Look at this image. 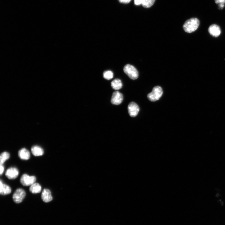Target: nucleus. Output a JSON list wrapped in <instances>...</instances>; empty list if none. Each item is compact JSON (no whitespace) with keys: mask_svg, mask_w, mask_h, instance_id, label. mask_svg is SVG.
I'll return each instance as SVG.
<instances>
[{"mask_svg":"<svg viewBox=\"0 0 225 225\" xmlns=\"http://www.w3.org/2000/svg\"><path fill=\"white\" fill-rule=\"evenodd\" d=\"M199 20L196 18H192L186 21L183 26L184 31L188 33L195 32L200 25Z\"/></svg>","mask_w":225,"mask_h":225,"instance_id":"obj_1","label":"nucleus"},{"mask_svg":"<svg viewBox=\"0 0 225 225\" xmlns=\"http://www.w3.org/2000/svg\"><path fill=\"white\" fill-rule=\"evenodd\" d=\"M163 94L162 88L159 86H156L154 87L152 91L148 94L147 97L150 101L154 102L159 99Z\"/></svg>","mask_w":225,"mask_h":225,"instance_id":"obj_2","label":"nucleus"},{"mask_svg":"<svg viewBox=\"0 0 225 225\" xmlns=\"http://www.w3.org/2000/svg\"><path fill=\"white\" fill-rule=\"evenodd\" d=\"M123 70L125 73L131 79L135 80L138 78V72L133 66L126 65L124 67Z\"/></svg>","mask_w":225,"mask_h":225,"instance_id":"obj_3","label":"nucleus"},{"mask_svg":"<svg viewBox=\"0 0 225 225\" xmlns=\"http://www.w3.org/2000/svg\"><path fill=\"white\" fill-rule=\"evenodd\" d=\"M26 195L25 192L23 189L19 188L17 189L13 194V199L14 202L17 204L21 203Z\"/></svg>","mask_w":225,"mask_h":225,"instance_id":"obj_4","label":"nucleus"},{"mask_svg":"<svg viewBox=\"0 0 225 225\" xmlns=\"http://www.w3.org/2000/svg\"><path fill=\"white\" fill-rule=\"evenodd\" d=\"M36 180V179L35 177L34 176L30 177L27 174H24L21 177L20 182L23 186H31L35 183Z\"/></svg>","mask_w":225,"mask_h":225,"instance_id":"obj_5","label":"nucleus"},{"mask_svg":"<svg viewBox=\"0 0 225 225\" xmlns=\"http://www.w3.org/2000/svg\"><path fill=\"white\" fill-rule=\"evenodd\" d=\"M128 110L130 116L134 117L138 115L140 111V108L136 103L134 102H131L128 105Z\"/></svg>","mask_w":225,"mask_h":225,"instance_id":"obj_6","label":"nucleus"},{"mask_svg":"<svg viewBox=\"0 0 225 225\" xmlns=\"http://www.w3.org/2000/svg\"><path fill=\"white\" fill-rule=\"evenodd\" d=\"M123 99V94L119 92L116 91L112 94L111 102L112 104L118 105L122 103Z\"/></svg>","mask_w":225,"mask_h":225,"instance_id":"obj_7","label":"nucleus"},{"mask_svg":"<svg viewBox=\"0 0 225 225\" xmlns=\"http://www.w3.org/2000/svg\"><path fill=\"white\" fill-rule=\"evenodd\" d=\"M19 174V172L17 168L11 167L8 169L6 173V177L9 179L14 180L16 178Z\"/></svg>","mask_w":225,"mask_h":225,"instance_id":"obj_8","label":"nucleus"},{"mask_svg":"<svg viewBox=\"0 0 225 225\" xmlns=\"http://www.w3.org/2000/svg\"><path fill=\"white\" fill-rule=\"evenodd\" d=\"M208 32L212 36L218 37L221 34V30L220 27L215 24L211 25L208 29Z\"/></svg>","mask_w":225,"mask_h":225,"instance_id":"obj_9","label":"nucleus"},{"mask_svg":"<svg viewBox=\"0 0 225 225\" xmlns=\"http://www.w3.org/2000/svg\"><path fill=\"white\" fill-rule=\"evenodd\" d=\"M41 198L45 203H48L51 201L53 199L51 191L48 189H44L41 194Z\"/></svg>","mask_w":225,"mask_h":225,"instance_id":"obj_10","label":"nucleus"},{"mask_svg":"<svg viewBox=\"0 0 225 225\" xmlns=\"http://www.w3.org/2000/svg\"><path fill=\"white\" fill-rule=\"evenodd\" d=\"M11 192L10 187L3 183L2 180L0 181V194L2 195H6L10 194Z\"/></svg>","mask_w":225,"mask_h":225,"instance_id":"obj_11","label":"nucleus"},{"mask_svg":"<svg viewBox=\"0 0 225 225\" xmlns=\"http://www.w3.org/2000/svg\"><path fill=\"white\" fill-rule=\"evenodd\" d=\"M18 155L21 159L25 160L29 159L30 156V152L25 148H22L20 150Z\"/></svg>","mask_w":225,"mask_h":225,"instance_id":"obj_12","label":"nucleus"},{"mask_svg":"<svg viewBox=\"0 0 225 225\" xmlns=\"http://www.w3.org/2000/svg\"><path fill=\"white\" fill-rule=\"evenodd\" d=\"M31 151L33 154L35 156L42 155L44 153L43 149L38 146H34L31 149Z\"/></svg>","mask_w":225,"mask_h":225,"instance_id":"obj_13","label":"nucleus"},{"mask_svg":"<svg viewBox=\"0 0 225 225\" xmlns=\"http://www.w3.org/2000/svg\"><path fill=\"white\" fill-rule=\"evenodd\" d=\"M111 85L112 89L115 90H118L122 88L123 84L120 79H117L111 82Z\"/></svg>","mask_w":225,"mask_h":225,"instance_id":"obj_14","label":"nucleus"},{"mask_svg":"<svg viewBox=\"0 0 225 225\" xmlns=\"http://www.w3.org/2000/svg\"><path fill=\"white\" fill-rule=\"evenodd\" d=\"M41 190V186L37 183H34L31 185L29 189L31 193L34 194L40 193Z\"/></svg>","mask_w":225,"mask_h":225,"instance_id":"obj_15","label":"nucleus"},{"mask_svg":"<svg viewBox=\"0 0 225 225\" xmlns=\"http://www.w3.org/2000/svg\"><path fill=\"white\" fill-rule=\"evenodd\" d=\"M10 157V154L6 152L2 153L0 155V164L3 165L5 162Z\"/></svg>","mask_w":225,"mask_h":225,"instance_id":"obj_16","label":"nucleus"},{"mask_svg":"<svg viewBox=\"0 0 225 225\" xmlns=\"http://www.w3.org/2000/svg\"><path fill=\"white\" fill-rule=\"evenodd\" d=\"M155 0H143L142 5L145 8H149L154 4Z\"/></svg>","mask_w":225,"mask_h":225,"instance_id":"obj_17","label":"nucleus"},{"mask_svg":"<svg viewBox=\"0 0 225 225\" xmlns=\"http://www.w3.org/2000/svg\"><path fill=\"white\" fill-rule=\"evenodd\" d=\"M103 77L105 79L109 80L113 78V73L111 71H106L103 72Z\"/></svg>","mask_w":225,"mask_h":225,"instance_id":"obj_18","label":"nucleus"},{"mask_svg":"<svg viewBox=\"0 0 225 225\" xmlns=\"http://www.w3.org/2000/svg\"><path fill=\"white\" fill-rule=\"evenodd\" d=\"M215 3L217 4H225V0H215Z\"/></svg>","mask_w":225,"mask_h":225,"instance_id":"obj_19","label":"nucleus"},{"mask_svg":"<svg viewBox=\"0 0 225 225\" xmlns=\"http://www.w3.org/2000/svg\"><path fill=\"white\" fill-rule=\"evenodd\" d=\"M143 0H135V4L136 5H139L142 4Z\"/></svg>","mask_w":225,"mask_h":225,"instance_id":"obj_20","label":"nucleus"},{"mask_svg":"<svg viewBox=\"0 0 225 225\" xmlns=\"http://www.w3.org/2000/svg\"><path fill=\"white\" fill-rule=\"evenodd\" d=\"M0 170H1V171H0V174L2 176L4 171V167L3 165H1Z\"/></svg>","mask_w":225,"mask_h":225,"instance_id":"obj_21","label":"nucleus"},{"mask_svg":"<svg viewBox=\"0 0 225 225\" xmlns=\"http://www.w3.org/2000/svg\"><path fill=\"white\" fill-rule=\"evenodd\" d=\"M131 1V0H119L120 2L125 4L129 3Z\"/></svg>","mask_w":225,"mask_h":225,"instance_id":"obj_22","label":"nucleus"},{"mask_svg":"<svg viewBox=\"0 0 225 225\" xmlns=\"http://www.w3.org/2000/svg\"><path fill=\"white\" fill-rule=\"evenodd\" d=\"M218 5L220 9H222L224 7V4H218Z\"/></svg>","mask_w":225,"mask_h":225,"instance_id":"obj_23","label":"nucleus"}]
</instances>
